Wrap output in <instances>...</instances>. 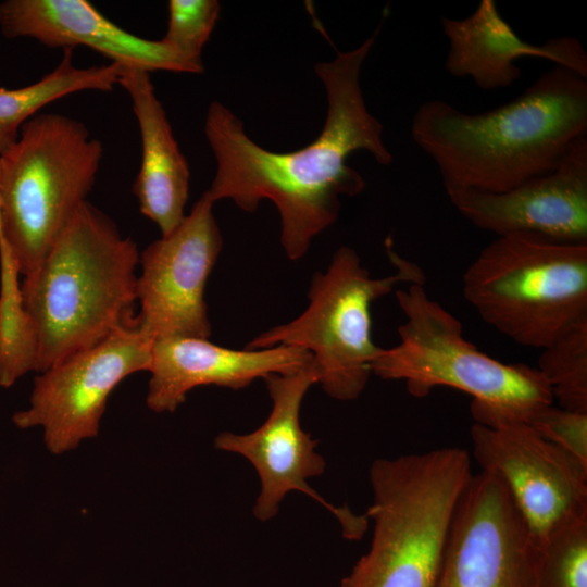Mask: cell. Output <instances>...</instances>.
<instances>
[{
    "label": "cell",
    "mask_w": 587,
    "mask_h": 587,
    "mask_svg": "<svg viewBox=\"0 0 587 587\" xmlns=\"http://www.w3.org/2000/svg\"><path fill=\"white\" fill-rule=\"evenodd\" d=\"M375 36L358 48L338 52L315 65L327 97L322 132L305 147L274 152L254 142L228 108L213 101L207 111L204 133L216 159V173L208 197L230 199L252 213L267 199L280 216V243L291 261L302 259L315 236L339 215L340 197L363 191V177L346 161L358 151L388 165L392 155L383 140V125L367 110L360 73Z\"/></svg>",
    "instance_id": "1"
},
{
    "label": "cell",
    "mask_w": 587,
    "mask_h": 587,
    "mask_svg": "<svg viewBox=\"0 0 587 587\" xmlns=\"http://www.w3.org/2000/svg\"><path fill=\"white\" fill-rule=\"evenodd\" d=\"M587 134V78L554 65L513 101L469 114L442 100L423 103L411 135L446 188L509 190L554 170Z\"/></svg>",
    "instance_id": "2"
},
{
    "label": "cell",
    "mask_w": 587,
    "mask_h": 587,
    "mask_svg": "<svg viewBox=\"0 0 587 587\" xmlns=\"http://www.w3.org/2000/svg\"><path fill=\"white\" fill-rule=\"evenodd\" d=\"M136 242L85 201L21 295L38 336V374L136 325Z\"/></svg>",
    "instance_id": "3"
},
{
    "label": "cell",
    "mask_w": 587,
    "mask_h": 587,
    "mask_svg": "<svg viewBox=\"0 0 587 587\" xmlns=\"http://www.w3.org/2000/svg\"><path fill=\"white\" fill-rule=\"evenodd\" d=\"M472 475L471 457L458 447L374 460L371 546L340 587H438L453 513Z\"/></svg>",
    "instance_id": "4"
},
{
    "label": "cell",
    "mask_w": 587,
    "mask_h": 587,
    "mask_svg": "<svg viewBox=\"0 0 587 587\" xmlns=\"http://www.w3.org/2000/svg\"><path fill=\"white\" fill-rule=\"evenodd\" d=\"M395 296L405 321L398 327L399 342L379 349L372 374L404 382L415 398L427 397L440 386L464 391L473 398L475 423L488 426L528 423L553 404L537 367L505 364L479 351L465 339L461 322L428 296L424 284H410Z\"/></svg>",
    "instance_id": "5"
},
{
    "label": "cell",
    "mask_w": 587,
    "mask_h": 587,
    "mask_svg": "<svg viewBox=\"0 0 587 587\" xmlns=\"http://www.w3.org/2000/svg\"><path fill=\"white\" fill-rule=\"evenodd\" d=\"M102 143L72 117L43 113L25 122L0 153V245L21 275L33 272L92 189Z\"/></svg>",
    "instance_id": "6"
},
{
    "label": "cell",
    "mask_w": 587,
    "mask_h": 587,
    "mask_svg": "<svg viewBox=\"0 0 587 587\" xmlns=\"http://www.w3.org/2000/svg\"><path fill=\"white\" fill-rule=\"evenodd\" d=\"M462 291L487 324L542 350L587 319V243L498 236L465 270Z\"/></svg>",
    "instance_id": "7"
},
{
    "label": "cell",
    "mask_w": 587,
    "mask_h": 587,
    "mask_svg": "<svg viewBox=\"0 0 587 587\" xmlns=\"http://www.w3.org/2000/svg\"><path fill=\"white\" fill-rule=\"evenodd\" d=\"M385 247L395 273L371 277L352 248H338L326 271L313 275L305 310L295 320L258 335L245 349L301 348L312 355L319 384L329 397L340 401L359 398L380 349L372 339V303L399 284L426 282L416 263L395 251L390 237Z\"/></svg>",
    "instance_id": "8"
},
{
    "label": "cell",
    "mask_w": 587,
    "mask_h": 587,
    "mask_svg": "<svg viewBox=\"0 0 587 587\" xmlns=\"http://www.w3.org/2000/svg\"><path fill=\"white\" fill-rule=\"evenodd\" d=\"M152 345L136 324L63 359L35 377L28 405L12 416L14 425L40 428L53 455L77 449L99 435L109 397L118 384L149 372Z\"/></svg>",
    "instance_id": "9"
},
{
    "label": "cell",
    "mask_w": 587,
    "mask_h": 587,
    "mask_svg": "<svg viewBox=\"0 0 587 587\" xmlns=\"http://www.w3.org/2000/svg\"><path fill=\"white\" fill-rule=\"evenodd\" d=\"M264 380L272 400L265 422L251 433L223 432L214 439L216 449L240 454L254 467L261 485L253 507L254 516L262 522L270 521L288 492L302 491L338 520L347 539H360L367 527L366 514L355 515L347 507L330 504L308 483L325 469L324 459L315 451L317 441L300 424L303 398L319 384L313 362L295 373L273 374Z\"/></svg>",
    "instance_id": "10"
},
{
    "label": "cell",
    "mask_w": 587,
    "mask_h": 587,
    "mask_svg": "<svg viewBox=\"0 0 587 587\" xmlns=\"http://www.w3.org/2000/svg\"><path fill=\"white\" fill-rule=\"evenodd\" d=\"M213 204L204 191L180 224L139 257L136 323L152 341L211 336L204 292L223 247Z\"/></svg>",
    "instance_id": "11"
},
{
    "label": "cell",
    "mask_w": 587,
    "mask_h": 587,
    "mask_svg": "<svg viewBox=\"0 0 587 587\" xmlns=\"http://www.w3.org/2000/svg\"><path fill=\"white\" fill-rule=\"evenodd\" d=\"M470 435L475 460L502 479L536 546L587 516V465L528 423H474Z\"/></svg>",
    "instance_id": "12"
},
{
    "label": "cell",
    "mask_w": 587,
    "mask_h": 587,
    "mask_svg": "<svg viewBox=\"0 0 587 587\" xmlns=\"http://www.w3.org/2000/svg\"><path fill=\"white\" fill-rule=\"evenodd\" d=\"M438 587H537V546L502 479H469L450 525Z\"/></svg>",
    "instance_id": "13"
},
{
    "label": "cell",
    "mask_w": 587,
    "mask_h": 587,
    "mask_svg": "<svg viewBox=\"0 0 587 587\" xmlns=\"http://www.w3.org/2000/svg\"><path fill=\"white\" fill-rule=\"evenodd\" d=\"M445 190L462 216L497 236L527 233L587 243V136L571 145L554 170L509 190Z\"/></svg>",
    "instance_id": "14"
},
{
    "label": "cell",
    "mask_w": 587,
    "mask_h": 587,
    "mask_svg": "<svg viewBox=\"0 0 587 587\" xmlns=\"http://www.w3.org/2000/svg\"><path fill=\"white\" fill-rule=\"evenodd\" d=\"M0 30L7 38L30 37L49 48L83 45L112 62L151 71L201 74L163 39L149 40L121 28L86 0H5Z\"/></svg>",
    "instance_id": "15"
},
{
    "label": "cell",
    "mask_w": 587,
    "mask_h": 587,
    "mask_svg": "<svg viewBox=\"0 0 587 587\" xmlns=\"http://www.w3.org/2000/svg\"><path fill=\"white\" fill-rule=\"evenodd\" d=\"M311 361L298 347L236 350L204 338L159 339L152 345L146 403L155 413H171L197 387L241 389L258 378L295 373Z\"/></svg>",
    "instance_id": "16"
},
{
    "label": "cell",
    "mask_w": 587,
    "mask_h": 587,
    "mask_svg": "<svg viewBox=\"0 0 587 587\" xmlns=\"http://www.w3.org/2000/svg\"><path fill=\"white\" fill-rule=\"evenodd\" d=\"M449 41L445 62L454 77H470L484 90L505 88L521 77L517 61L525 57L548 60L587 78V54L573 37L551 38L542 45L523 40L501 16L494 0H482L462 20L442 17Z\"/></svg>",
    "instance_id": "17"
},
{
    "label": "cell",
    "mask_w": 587,
    "mask_h": 587,
    "mask_svg": "<svg viewBox=\"0 0 587 587\" xmlns=\"http://www.w3.org/2000/svg\"><path fill=\"white\" fill-rule=\"evenodd\" d=\"M149 73L137 66L122 65L118 84L132 99L141 137V164L133 191L140 212L165 236L186 215L190 171Z\"/></svg>",
    "instance_id": "18"
},
{
    "label": "cell",
    "mask_w": 587,
    "mask_h": 587,
    "mask_svg": "<svg viewBox=\"0 0 587 587\" xmlns=\"http://www.w3.org/2000/svg\"><path fill=\"white\" fill-rule=\"evenodd\" d=\"M122 65L86 68L73 63V48L63 49L58 66L40 80L18 89H0V153L18 138L22 125L46 104L83 90L109 92L118 84Z\"/></svg>",
    "instance_id": "19"
},
{
    "label": "cell",
    "mask_w": 587,
    "mask_h": 587,
    "mask_svg": "<svg viewBox=\"0 0 587 587\" xmlns=\"http://www.w3.org/2000/svg\"><path fill=\"white\" fill-rule=\"evenodd\" d=\"M17 264L0 245V386L9 388L29 372H38V336L26 311Z\"/></svg>",
    "instance_id": "20"
},
{
    "label": "cell",
    "mask_w": 587,
    "mask_h": 587,
    "mask_svg": "<svg viewBox=\"0 0 587 587\" xmlns=\"http://www.w3.org/2000/svg\"><path fill=\"white\" fill-rule=\"evenodd\" d=\"M537 370L558 407L587 413V319L541 350Z\"/></svg>",
    "instance_id": "21"
},
{
    "label": "cell",
    "mask_w": 587,
    "mask_h": 587,
    "mask_svg": "<svg viewBox=\"0 0 587 587\" xmlns=\"http://www.w3.org/2000/svg\"><path fill=\"white\" fill-rule=\"evenodd\" d=\"M537 587H587V516L537 545Z\"/></svg>",
    "instance_id": "22"
},
{
    "label": "cell",
    "mask_w": 587,
    "mask_h": 587,
    "mask_svg": "<svg viewBox=\"0 0 587 587\" xmlns=\"http://www.w3.org/2000/svg\"><path fill=\"white\" fill-rule=\"evenodd\" d=\"M216 0L168 1V25L163 40L185 60L203 66L201 51L217 22Z\"/></svg>",
    "instance_id": "23"
},
{
    "label": "cell",
    "mask_w": 587,
    "mask_h": 587,
    "mask_svg": "<svg viewBox=\"0 0 587 587\" xmlns=\"http://www.w3.org/2000/svg\"><path fill=\"white\" fill-rule=\"evenodd\" d=\"M528 424L546 440L587 465V413L548 405Z\"/></svg>",
    "instance_id": "24"
},
{
    "label": "cell",
    "mask_w": 587,
    "mask_h": 587,
    "mask_svg": "<svg viewBox=\"0 0 587 587\" xmlns=\"http://www.w3.org/2000/svg\"><path fill=\"white\" fill-rule=\"evenodd\" d=\"M0 236H1V222H0Z\"/></svg>",
    "instance_id": "25"
}]
</instances>
